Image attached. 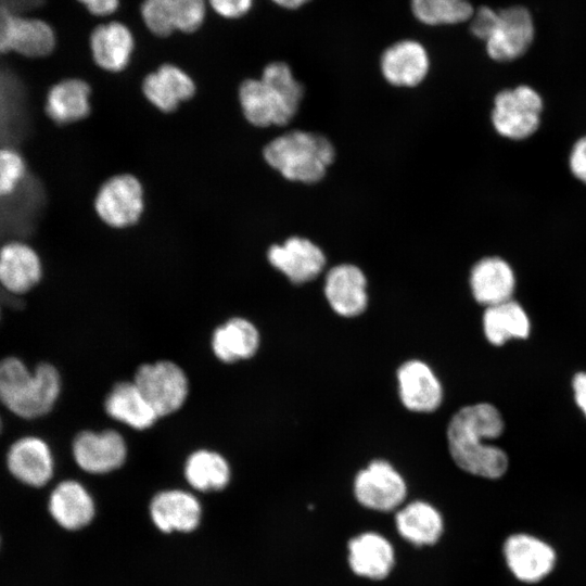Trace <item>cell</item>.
I'll return each mask as SVG.
<instances>
[{
	"label": "cell",
	"mask_w": 586,
	"mask_h": 586,
	"mask_svg": "<svg viewBox=\"0 0 586 586\" xmlns=\"http://www.w3.org/2000/svg\"><path fill=\"white\" fill-rule=\"evenodd\" d=\"M504 419L488 403L464 406L449 420L447 444L454 462L473 475L497 479L508 468V458L500 448L484 441L498 437L504 431Z\"/></svg>",
	"instance_id": "1"
},
{
	"label": "cell",
	"mask_w": 586,
	"mask_h": 586,
	"mask_svg": "<svg viewBox=\"0 0 586 586\" xmlns=\"http://www.w3.org/2000/svg\"><path fill=\"white\" fill-rule=\"evenodd\" d=\"M62 388L59 370L49 362L34 369L18 357L0 359V403L13 415L34 420L48 415Z\"/></svg>",
	"instance_id": "2"
},
{
	"label": "cell",
	"mask_w": 586,
	"mask_h": 586,
	"mask_svg": "<svg viewBox=\"0 0 586 586\" xmlns=\"http://www.w3.org/2000/svg\"><path fill=\"white\" fill-rule=\"evenodd\" d=\"M336 155L333 142L324 135L291 130L269 141L263 156L284 179L316 184L324 179Z\"/></svg>",
	"instance_id": "3"
},
{
	"label": "cell",
	"mask_w": 586,
	"mask_h": 586,
	"mask_svg": "<svg viewBox=\"0 0 586 586\" xmlns=\"http://www.w3.org/2000/svg\"><path fill=\"white\" fill-rule=\"evenodd\" d=\"M304 94L303 84L290 69L275 68L258 79H245L239 88V102L253 126H284L297 114Z\"/></svg>",
	"instance_id": "4"
},
{
	"label": "cell",
	"mask_w": 586,
	"mask_h": 586,
	"mask_svg": "<svg viewBox=\"0 0 586 586\" xmlns=\"http://www.w3.org/2000/svg\"><path fill=\"white\" fill-rule=\"evenodd\" d=\"M132 381L158 417L177 411L188 397V378L184 371L170 360L141 365Z\"/></svg>",
	"instance_id": "5"
},
{
	"label": "cell",
	"mask_w": 586,
	"mask_h": 586,
	"mask_svg": "<svg viewBox=\"0 0 586 586\" xmlns=\"http://www.w3.org/2000/svg\"><path fill=\"white\" fill-rule=\"evenodd\" d=\"M543 102L539 94L527 86L502 90L494 99L492 122L497 132L519 140L538 128Z\"/></svg>",
	"instance_id": "6"
},
{
	"label": "cell",
	"mask_w": 586,
	"mask_h": 586,
	"mask_svg": "<svg viewBox=\"0 0 586 586\" xmlns=\"http://www.w3.org/2000/svg\"><path fill=\"white\" fill-rule=\"evenodd\" d=\"M94 208L98 216L113 228L132 226L144 208L142 184L129 174L113 176L100 187Z\"/></svg>",
	"instance_id": "7"
},
{
	"label": "cell",
	"mask_w": 586,
	"mask_h": 586,
	"mask_svg": "<svg viewBox=\"0 0 586 586\" xmlns=\"http://www.w3.org/2000/svg\"><path fill=\"white\" fill-rule=\"evenodd\" d=\"M407 493L399 472L386 460L375 459L360 470L354 481V494L360 505L378 511L398 507Z\"/></svg>",
	"instance_id": "8"
},
{
	"label": "cell",
	"mask_w": 586,
	"mask_h": 586,
	"mask_svg": "<svg viewBox=\"0 0 586 586\" xmlns=\"http://www.w3.org/2000/svg\"><path fill=\"white\" fill-rule=\"evenodd\" d=\"M5 466L14 480L33 488L46 486L52 480L55 470L49 444L35 435L22 436L9 446Z\"/></svg>",
	"instance_id": "9"
},
{
	"label": "cell",
	"mask_w": 586,
	"mask_h": 586,
	"mask_svg": "<svg viewBox=\"0 0 586 586\" xmlns=\"http://www.w3.org/2000/svg\"><path fill=\"white\" fill-rule=\"evenodd\" d=\"M267 259L295 284L313 281L327 264L323 250L310 239L301 235H292L282 243L272 244L267 251Z\"/></svg>",
	"instance_id": "10"
},
{
	"label": "cell",
	"mask_w": 586,
	"mask_h": 586,
	"mask_svg": "<svg viewBox=\"0 0 586 586\" xmlns=\"http://www.w3.org/2000/svg\"><path fill=\"white\" fill-rule=\"evenodd\" d=\"M76 464L90 474H105L120 468L127 458V444L114 430L81 431L72 444Z\"/></svg>",
	"instance_id": "11"
},
{
	"label": "cell",
	"mask_w": 586,
	"mask_h": 586,
	"mask_svg": "<svg viewBox=\"0 0 586 586\" xmlns=\"http://www.w3.org/2000/svg\"><path fill=\"white\" fill-rule=\"evenodd\" d=\"M534 38V24L523 7L498 10L497 22L485 40L486 51L497 62L512 61L523 55Z\"/></svg>",
	"instance_id": "12"
},
{
	"label": "cell",
	"mask_w": 586,
	"mask_h": 586,
	"mask_svg": "<svg viewBox=\"0 0 586 586\" xmlns=\"http://www.w3.org/2000/svg\"><path fill=\"white\" fill-rule=\"evenodd\" d=\"M431 60L425 47L415 39H402L388 46L380 56L384 80L396 88H415L429 75Z\"/></svg>",
	"instance_id": "13"
},
{
	"label": "cell",
	"mask_w": 586,
	"mask_h": 586,
	"mask_svg": "<svg viewBox=\"0 0 586 586\" xmlns=\"http://www.w3.org/2000/svg\"><path fill=\"white\" fill-rule=\"evenodd\" d=\"M149 513L154 526L163 533H190L202 520V506L196 496L188 491L170 488L153 496Z\"/></svg>",
	"instance_id": "14"
},
{
	"label": "cell",
	"mask_w": 586,
	"mask_h": 586,
	"mask_svg": "<svg viewBox=\"0 0 586 586\" xmlns=\"http://www.w3.org/2000/svg\"><path fill=\"white\" fill-rule=\"evenodd\" d=\"M52 26L38 17L5 11L2 26V52L14 51L26 58H43L55 48Z\"/></svg>",
	"instance_id": "15"
},
{
	"label": "cell",
	"mask_w": 586,
	"mask_h": 586,
	"mask_svg": "<svg viewBox=\"0 0 586 586\" xmlns=\"http://www.w3.org/2000/svg\"><path fill=\"white\" fill-rule=\"evenodd\" d=\"M47 508L52 520L63 530L75 532L88 526L95 515V502L84 484L68 479L50 492Z\"/></svg>",
	"instance_id": "16"
},
{
	"label": "cell",
	"mask_w": 586,
	"mask_h": 586,
	"mask_svg": "<svg viewBox=\"0 0 586 586\" xmlns=\"http://www.w3.org/2000/svg\"><path fill=\"white\" fill-rule=\"evenodd\" d=\"M323 291L330 307L340 316L356 317L367 308V278L354 264L344 263L330 268Z\"/></svg>",
	"instance_id": "17"
},
{
	"label": "cell",
	"mask_w": 586,
	"mask_h": 586,
	"mask_svg": "<svg viewBox=\"0 0 586 586\" xmlns=\"http://www.w3.org/2000/svg\"><path fill=\"white\" fill-rule=\"evenodd\" d=\"M396 377L400 400L408 410L432 412L440 407L443 398L442 385L425 362L408 360L398 368Z\"/></svg>",
	"instance_id": "18"
},
{
	"label": "cell",
	"mask_w": 586,
	"mask_h": 586,
	"mask_svg": "<svg viewBox=\"0 0 586 586\" xmlns=\"http://www.w3.org/2000/svg\"><path fill=\"white\" fill-rule=\"evenodd\" d=\"M504 553L512 573L526 583L544 578L556 561L555 551L549 545L526 534L510 536L505 543Z\"/></svg>",
	"instance_id": "19"
},
{
	"label": "cell",
	"mask_w": 586,
	"mask_h": 586,
	"mask_svg": "<svg viewBox=\"0 0 586 586\" xmlns=\"http://www.w3.org/2000/svg\"><path fill=\"white\" fill-rule=\"evenodd\" d=\"M42 264L28 244L12 241L0 249V284L8 292L22 295L33 290L42 278Z\"/></svg>",
	"instance_id": "20"
},
{
	"label": "cell",
	"mask_w": 586,
	"mask_h": 586,
	"mask_svg": "<svg viewBox=\"0 0 586 586\" xmlns=\"http://www.w3.org/2000/svg\"><path fill=\"white\" fill-rule=\"evenodd\" d=\"M142 91L146 100L162 112L170 113L193 97L192 78L174 64H163L143 80Z\"/></svg>",
	"instance_id": "21"
},
{
	"label": "cell",
	"mask_w": 586,
	"mask_h": 586,
	"mask_svg": "<svg viewBox=\"0 0 586 586\" xmlns=\"http://www.w3.org/2000/svg\"><path fill=\"white\" fill-rule=\"evenodd\" d=\"M470 286L475 301L488 307L511 300L515 279L511 267L504 259L489 256L473 265Z\"/></svg>",
	"instance_id": "22"
},
{
	"label": "cell",
	"mask_w": 586,
	"mask_h": 586,
	"mask_svg": "<svg viewBox=\"0 0 586 586\" xmlns=\"http://www.w3.org/2000/svg\"><path fill=\"white\" fill-rule=\"evenodd\" d=\"M135 47L130 29L120 22L97 26L90 36V50L95 64L107 72L126 68Z\"/></svg>",
	"instance_id": "23"
},
{
	"label": "cell",
	"mask_w": 586,
	"mask_h": 586,
	"mask_svg": "<svg viewBox=\"0 0 586 586\" xmlns=\"http://www.w3.org/2000/svg\"><path fill=\"white\" fill-rule=\"evenodd\" d=\"M394 561L392 545L377 533L360 534L348 543V562L359 576L382 579L392 571Z\"/></svg>",
	"instance_id": "24"
},
{
	"label": "cell",
	"mask_w": 586,
	"mask_h": 586,
	"mask_svg": "<svg viewBox=\"0 0 586 586\" xmlns=\"http://www.w3.org/2000/svg\"><path fill=\"white\" fill-rule=\"evenodd\" d=\"M211 343L216 358L231 364L253 357L258 351L260 337L250 320L233 317L214 330Z\"/></svg>",
	"instance_id": "25"
},
{
	"label": "cell",
	"mask_w": 586,
	"mask_h": 586,
	"mask_svg": "<svg viewBox=\"0 0 586 586\" xmlns=\"http://www.w3.org/2000/svg\"><path fill=\"white\" fill-rule=\"evenodd\" d=\"M111 418L136 430L151 428L160 418L133 381L116 383L104 400Z\"/></svg>",
	"instance_id": "26"
},
{
	"label": "cell",
	"mask_w": 586,
	"mask_h": 586,
	"mask_svg": "<svg viewBox=\"0 0 586 586\" xmlns=\"http://www.w3.org/2000/svg\"><path fill=\"white\" fill-rule=\"evenodd\" d=\"M90 86L79 78H67L48 91L44 110L56 124L65 125L84 119L90 113Z\"/></svg>",
	"instance_id": "27"
},
{
	"label": "cell",
	"mask_w": 586,
	"mask_h": 586,
	"mask_svg": "<svg viewBox=\"0 0 586 586\" xmlns=\"http://www.w3.org/2000/svg\"><path fill=\"white\" fill-rule=\"evenodd\" d=\"M183 475L194 491L218 492L229 484L231 469L221 454L211 449H198L186 459Z\"/></svg>",
	"instance_id": "28"
},
{
	"label": "cell",
	"mask_w": 586,
	"mask_h": 586,
	"mask_svg": "<svg viewBox=\"0 0 586 586\" xmlns=\"http://www.w3.org/2000/svg\"><path fill=\"white\" fill-rule=\"evenodd\" d=\"M395 521L400 536L417 546L436 543L443 532L440 512L430 504L420 500L400 509Z\"/></svg>",
	"instance_id": "29"
},
{
	"label": "cell",
	"mask_w": 586,
	"mask_h": 586,
	"mask_svg": "<svg viewBox=\"0 0 586 586\" xmlns=\"http://www.w3.org/2000/svg\"><path fill=\"white\" fill-rule=\"evenodd\" d=\"M483 329L489 343L500 346L510 339H525L530 333V321L523 308L509 300L486 307Z\"/></svg>",
	"instance_id": "30"
},
{
	"label": "cell",
	"mask_w": 586,
	"mask_h": 586,
	"mask_svg": "<svg viewBox=\"0 0 586 586\" xmlns=\"http://www.w3.org/2000/svg\"><path fill=\"white\" fill-rule=\"evenodd\" d=\"M412 15L428 26L456 25L471 20L469 0H410Z\"/></svg>",
	"instance_id": "31"
},
{
	"label": "cell",
	"mask_w": 586,
	"mask_h": 586,
	"mask_svg": "<svg viewBox=\"0 0 586 586\" xmlns=\"http://www.w3.org/2000/svg\"><path fill=\"white\" fill-rule=\"evenodd\" d=\"M141 16L151 33L166 37L176 30L171 0H144Z\"/></svg>",
	"instance_id": "32"
},
{
	"label": "cell",
	"mask_w": 586,
	"mask_h": 586,
	"mask_svg": "<svg viewBox=\"0 0 586 586\" xmlns=\"http://www.w3.org/2000/svg\"><path fill=\"white\" fill-rule=\"evenodd\" d=\"M27 171L24 157L11 148L0 149V196L12 194L22 183Z\"/></svg>",
	"instance_id": "33"
},
{
	"label": "cell",
	"mask_w": 586,
	"mask_h": 586,
	"mask_svg": "<svg viewBox=\"0 0 586 586\" xmlns=\"http://www.w3.org/2000/svg\"><path fill=\"white\" fill-rule=\"evenodd\" d=\"M176 29L193 33L203 24L206 11L205 0H171Z\"/></svg>",
	"instance_id": "34"
},
{
	"label": "cell",
	"mask_w": 586,
	"mask_h": 586,
	"mask_svg": "<svg viewBox=\"0 0 586 586\" xmlns=\"http://www.w3.org/2000/svg\"><path fill=\"white\" fill-rule=\"evenodd\" d=\"M498 17V11L486 5L474 10L470 20L471 33L481 40H486L492 33Z\"/></svg>",
	"instance_id": "35"
},
{
	"label": "cell",
	"mask_w": 586,
	"mask_h": 586,
	"mask_svg": "<svg viewBox=\"0 0 586 586\" xmlns=\"http://www.w3.org/2000/svg\"><path fill=\"white\" fill-rule=\"evenodd\" d=\"M217 14L226 18H238L249 12L253 0H207Z\"/></svg>",
	"instance_id": "36"
},
{
	"label": "cell",
	"mask_w": 586,
	"mask_h": 586,
	"mask_svg": "<svg viewBox=\"0 0 586 586\" xmlns=\"http://www.w3.org/2000/svg\"><path fill=\"white\" fill-rule=\"evenodd\" d=\"M570 167L573 175L586 183V137L574 144L570 155Z\"/></svg>",
	"instance_id": "37"
},
{
	"label": "cell",
	"mask_w": 586,
	"mask_h": 586,
	"mask_svg": "<svg viewBox=\"0 0 586 586\" xmlns=\"http://www.w3.org/2000/svg\"><path fill=\"white\" fill-rule=\"evenodd\" d=\"M93 15L105 16L118 8V0H77Z\"/></svg>",
	"instance_id": "38"
},
{
	"label": "cell",
	"mask_w": 586,
	"mask_h": 586,
	"mask_svg": "<svg viewBox=\"0 0 586 586\" xmlns=\"http://www.w3.org/2000/svg\"><path fill=\"white\" fill-rule=\"evenodd\" d=\"M574 397L577 406L586 416V372H578L572 382Z\"/></svg>",
	"instance_id": "39"
},
{
	"label": "cell",
	"mask_w": 586,
	"mask_h": 586,
	"mask_svg": "<svg viewBox=\"0 0 586 586\" xmlns=\"http://www.w3.org/2000/svg\"><path fill=\"white\" fill-rule=\"evenodd\" d=\"M271 1L283 9L295 10L303 7L310 0H271Z\"/></svg>",
	"instance_id": "40"
},
{
	"label": "cell",
	"mask_w": 586,
	"mask_h": 586,
	"mask_svg": "<svg viewBox=\"0 0 586 586\" xmlns=\"http://www.w3.org/2000/svg\"><path fill=\"white\" fill-rule=\"evenodd\" d=\"M2 431V419H1V416H0V432Z\"/></svg>",
	"instance_id": "41"
},
{
	"label": "cell",
	"mask_w": 586,
	"mask_h": 586,
	"mask_svg": "<svg viewBox=\"0 0 586 586\" xmlns=\"http://www.w3.org/2000/svg\"><path fill=\"white\" fill-rule=\"evenodd\" d=\"M0 319H1V306H0Z\"/></svg>",
	"instance_id": "42"
},
{
	"label": "cell",
	"mask_w": 586,
	"mask_h": 586,
	"mask_svg": "<svg viewBox=\"0 0 586 586\" xmlns=\"http://www.w3.org/2000/svg\"><path fill=\"white\" fill-rule=\"evenodd\" d=\"M0 547H1V536H0Z\"/></svg>",
	"instance_id": "43"
}]
</instances>
